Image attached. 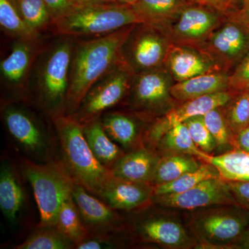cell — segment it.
<instances>
[{"label": "cell", "mask_w": 249, "mask_h": 249, "mask_svg": "<svg viewBox=\"0 0 249 249\" xmlns=\"http://www.w3.org/2000/svg\"><path fill=\"white\" fill-rule=\"evenodd\" d=\"M24 199V190L17 170L9 160H4L0 169V209L11 224L17 220Z\"/></svg>", "instance_id": "23"}, {"label": "cell", "mask_w": 249, "mask_h": 249, "mask_svg": "<svg viewBox=\"0 0 249 249\" xmlns=\"http://www.w3.org/2000/svg\"><path fill=\"white\" fill-rule=\"evenodd\" d=\"M195 144L205 153L211 155L216 150V143L205 124L203 116H195L183 123Z\"/></svg>", "instance_id": "36"}, {"label": "cell", "mask_w": 249, "mask_h": 249, "mask_svg": "<svg viewBox=\"0 0 249 249\" xmlns=\"http://www.w3.org/2000/svg\"><path fill=\"white\" fill-rule=\"evenodd\" d=\"M21 16L28 25L39 32L52 24V18L42 0H15Z\"/></svg>", "instance_id": "35"}, {"label": "cell", "mask_w": 249, "mask_h": 249, "mask_svg": "<svg viewBox=\"0 0 249 249\" xmlns=\"http://www.w3.org/2000/svg\"><path fill=\"white\" fill-rule=\"evenodd\" d=\"M249 225V211L238 204L214 205L192 211L188 229L198 249H231Z\"/></svg>", "instance_id": "4"}, {"label": "cell", "mask_w": 249, "mask_h": 249, "mask_svg": "<svg viewBox=\"0 0 249 249\" xmlns=\"http://www.w3.org/2000/svg\"><path fill=\"white\" fill-rule=\"evenodd\" d=\"M204 162V163H201L197 169L183 174L171 182L154 186V196L182 193L206 180L222 178L214 165L208 162Z\"/></svg>", "instance_id": "29"}, {"label": "cell", "mask_w": 249, "mask_h": 249, "mask_svg": "<svg viewBox=\"0 0 249 249\" xmlns=\"http://www.w3.org/2000/svg\"><path fill=\"white\" fill-rule=\"evenodd\" d=\"M143 23L133 6L125 4L79 5L52 24L65 37L107 35Z\"/></svg>", "instance_id": "5"}, {"label": "cell", "mask_w": 249, "mask_h": 249, "mask_svg": "<svg viewBox=\"0 0 249 249\" xmlns=\"http://www.w3.org/2000/svg\"><path fill=\"white\" fill-rule=\"evenodd\" d=\"M52 18V23L79 6L76 0H42Z\"/></svg>", "instance_id": "38"}, {"label": "cell", "mask_w": 249, "mask_h": 249, "mask_svg": "<svg viewBox=\"0 0 249 249\" xmlns=\"http://www.w3.org/2000/svg\"><path fill=\"white\" fill-rule=\"evenodd\" d=\"M36 42L18 40L9 55L1 60V78L9 88L20 91L24 86L35 57Z\"/></svg>", "instance_id": "21"}, {"label": "cell", "mask_w": 249, "mask_h": 249, "mask_svg": "<svg viewBox=\"0 0 249 249\" xmlns=\"http://www.w3.org/2000/svg\"><path fill=\"white\" fill-rule=\"evenodd\" d=\"M154 186L150 183L115 178L98 196L117 211H135L152 204Z\"/></svg>", "instance_id": "19"}, {"label": "cell", "mask_w": 249, "mask_h": 249, "mask_svg": "<svg viewBox=\"0 0 249 249\" xmlns=\"http://www.w3.org/2000/svg\"><path fill=\"white\" fill-rule=\"evenodd\" d=\"M175 83L164 66L136 73L124 106L129 111L152 121L179 103L171 94Z\"/></svg>", "instance_id": "7"}, {"label": "cell", "mask_w": 249, "mask_h": 249, "mask_svg": "<svg viewBox=\"0 0 249 249\" xmlns=\"http://www.w3.org/2000/svg\"><path fill=\"white\" fill-rule=\"evenodd\" d=\"M229 74L225 71L212 72L175 83L171 94L178 102H183L229 89Z\"/></svg>", "instance_id": "22"}, {"label": "cell", "mask_w": 249, "mask_h": 249, "mask_svg": "<svg viewBox=\"0 0 249 249\" xmlns=\"http://www.w3.org/2000/svg\"><path fill=\"white\" fill-rule=\"evenodd\" d=\"M152 204L170 209L195 211L214 205L237 204L227 181L222 178L206 180L188 191L154 196Z\"/></svg>", "instance_id": "14"}, {"label": "cell", "mask_w": 249, "mask_h": 249, "mask_svg": "<svg viewBox=\"0 0 249 249\" xmlns=\"http://www.w3.org/2000/svg\"><path fill=\"white\" fill-rule=\"evenodd\" d=\"M203 117L215 142L216 150L224 153L237 148L235 134L226 119L222 106L209 111Z\"/></svg>", "instance_id": "33"}, {"label": "cell", "mask_w": 249, "mask_h": 249, "mask_svg": "<svg viewBox=\"0 0 249 249\" xmlns=\"http://www.w3.org/2000/svg\"><path fill=\"white\" fill-rule=\"evenodd\" d=\"M155 147L163 152L165 155L187 154L200 159L206 154L201 151L193 142L184 124H176L167 131L157 142Z\"/></svg>", "instance_id": "31"}, {"label": "cell", "mask_w": 249, "mask_h": 249, "mask_svg": "<svg viewBox=\"0 0 249 249\" xmlns=\"http://www.w3.org/2000/svg\"><path fill=\"white\" fill-rule=\"evenodd\" d=\"M55 227L76 247L89 237L90 231L85 225L72 196L62 203Z\"/></svg>", "instance_id": "28"}, {"label": "cell", "mask_w": 249, "mask_h": 249, "mask_svg": "<svg viewBox=\"0 0 249 249\" xmlns=\"http://www.w3.org/2000/svg\"><path fill=\"white\" fill-rule=\"evenodd\" d=\"M196 4L209 6L222 13L227 16L231 11L230 0H192Z\"/></svg>", "instance_id": "41"}, {"label": "cell", "mask_w": 249, "mask_h": 249, "mask_svg": "<svg viewBox=\"0 0 249 249\" xmlns=\"http://www.w3.org/2000/svg\"><path fill=\"white\" fill-rule=\"evenodd\" d=\"M192 0H138L134 9L143 23L163 28L166 30Z\"/></svg>", "instance_id": "24"}, {"label": "cell", "mask_w": 249, "mask_h": 249, "mask_svg": "<svg viewBox=\"0 0 249 249\" xmlns=\"http://www.w3.org/2000/svg\"><path fill=\"white\" fill-rule=\"evenodd\" d=\"M0 26L17 40H37L40 35L23 19L15 0H0Z\"/></svg>", "instance_id": "30"}, {"label": "cell", "mask_w": 249, "mask_h": 249, "mask_svg": "<svg viewBox=\"0 0 249 249\" xmlns=\"http://www.w3.org/2000/svg\"><path fill=\"white\" fill-rule=\"evenodd\" d=\"M234 248L249 249V225L234 245Z\"/></svg>", "instance_id": "43"}, {"label": "cell", "mask_w": 249, "mask_h": 249, "mask_svg": "<svg viewBox=\"0 0 249 249\" xmlns=\"http://www.w3.org/2000/svg\"><path fill=\"white\" fill-rule=\"evenodd\" d=\"M234 93L235 91L228 90L178 103L150 122L144 137V145L155 150L162 136L174 126L183 124L195 116H204L212 109L224 106Z\"/></svg>", "instance_id": "12"}, {"label": "cell", "mask_w": 249, "mask_h": 249, "mask_svg": "<svg viewBox=\"0 0 249 249\" xmlns=\"http://www.w3.org/2000/svg\"><path fill=\"white\" fill-rule=\"evenodd\" d=\"M222 108L235 136L249 126V90L235 91Z\"/></svg>", "instance_id": "34"}, {"label": "cell", "mask_w": 249, "mask_h": 249, "mask_svg": "<svg viewBox=\"0 0 249 249\" xmlns=\"http://www.w3.org/2000/svg\"><path fill=\"white\" fill-rule=\"evenodd\" d=\"M163 66L169 71L175 83L205 73L224 71L203 49L193 46L173 43Z\"/></svg>", "instance_id": "16"}, {"label": "cell", "mask_w": 249, "mask_h": 249, "mask_svg": "<svg viewBox=\"0 0 249 249\" xmlns=\"http://www.w3.org/2000/svg\"><path fill=\"white\" fill-rule=\"evenodd\" d=\"M70 37L51 49L37 76V98L41 107L52 119L63 114L66 101L73 45Z\"/></svg>", "instance_id": "6"}, {"label": "cell", "mask_w": 249, "mask_h": 249, "mask_svg": "<svg viewBox=\"0 0 249 249\" xmlns=\"http://www.w3.org/2000/svg\"><path fill=\"white\" fill-rule=\"evenodd\" d=\"M122 4H125L130 5V6H133L137 2L138 0H119Z\"/></svg>", "instance_id": "46"}, {"label": "cell", "mask_w": 249, "mask_h": 249, "mask_svg": "<svg viewBox=\"0 0 249 249\" xmlns=\"http://www.w3.org/2000/svg\"><path fill=\"white\" fill-rule=\"evenodd\" d=\"M4 121L8 132L23 151L31 157L46 155L48 137L40 123L30 113L11 106L4 110Z\"/></svg>", "instance_id": "15"}, {"label": "cell", "mask_w": 249, "mask_h": 249, "mask_svg": "<svg viewBox=\"0 0 249 249\" xmlns=\"http://www.w3.org/2000/svg\"><path fill=\"white\" fill-rule=\"evenodd\" d=\"M100 121L108 136L125 152L145 146L144 137L152 122L147 118L132 111H114L106 112Z\"/></svg>", "instance_id": "18"}, {"label": "cell", "mask_w": 249, "mask_h": 249, "mask_svg": "<svg viewBox=\"0 0 249 249\" xmlns=\"http://www.w3.org/2000/svg\"><path fill=\"white\" fill-rule=\"evenodd\" d=\"M248 29H249V27H248Z\"/></svg>", "instance_id": "47"}, {"label": "cell", "mask_w": 249, "mask_h": 249, "mask_svg": "<svg viewBox=\"0 0 249 249\" xmlns=\"http://www.w3.org/2000/svg\"><path fill=\"white\" fill-rule=\"evenodd\" d=\"M239 206L249 211V181H227Z\"/></svg>", "instance_id": "39"}, {"label": "cell", "mask_w": 249, "mask_h": 249, "mask_svg": "<svg viewBox=\"0 0 249 249\" xmlns=\"http://www.w3.org/2000/svg\"><path fill=\"white\" fill-rule=\"evenodd\" d=\"M235 144L237 148L249 153V126L235 136Z\"/></svg>", "instance_id": "42"}, {"label": "cell", "mask_w": 249, "mask_h": 249, "mask_svg": "<svg viewBox=\"0 0 249 249\" xmlns=\"http://www.w3.org/2000/svg\"><path fill=\"white\" fill-rule=\"evenodd\" d=\"M242 0H230L231 11L235 9V8L238 7L241 2H242Z\"/></svg>", "instance_id": "45"}, {"label": "cell", "mask_w": 249, "mask_h": 249, "mask_svg": "<svg viewBox=\"0 0 249 249\" xmlns=\"http://www.w3.org/2000/svg\"><path fill=\"white\" fill-rule=\"evenodd\" d=\"M198 47L209 53L223 70L231 72L249 52V29L227 19Z\"/></svg>", "instance_id": "13"}, {"label": "cell", "mask_w": 249, "mask_h": 249, "mask_svg": "<svg viewBox=\"0 0 249 249\" xmlns=\"http://www.w3.org/2000/svg\"><path fill=\"white\" fill-rule=\"evenodd\" d=\"M139 209L127 227L132 240L165 249L196 248L197 242L177 218L162 213Z\"/></svg>", "instance_id": "9"}, {"label": "cell", "mask_w": 249, "mask_h": 249, "mask_svg": "<svg viewBox=\"0 0 249 249\" xmlns=\"http://www.w3.org/2000/svg\"><path fill=\"white\" fill-rule=\"evenodd\" d=\"M229 89L234 91L249 90V52L230 72Z\"/></svg>", "instance_id": "37"}, {"label": "cell", "mask_w": 249, "mask_h": 249, "mask_svg": "<svg viewBox=\"0 0 249 249\" xmlns=\"http://www.w3.org/2000/svg\"><path fill=\"white\" fill-rule=\"evenodd\" d=\"M83 132L95 157L111 171L125 151L108 136L100 119L83 125Z\"/></svg>", "instance_id": "25"}, {"label": "cell", "mask_w": 249, "mask_h": 249, "mask_svg": "<svg viewBox=\"0 0 249 249\" xmlns=\"http://www.w3.org/2000/svg\"><path fill=\"white\" fill-rule=\"evenodd\" d=\"M227 20V16L217 10L193 2L170 23L166 31L173 44L198 47Z\"/></svg>", "instance_id": "11"}, {"label": "cell", "mask_w": 249, "mask_h": 249, "mask_svg": "<svg viewBox=\"0 0 249 249\" xmlns=\"http://www.w3.org/2000/svg\"><path fill=\"white\" fill-rule=\"evenodd\" d=\"M199 160L214 165L225 181H249V153L240 148L217 155L206 153Z\"/></svg>", "instance_id": "26"}, {"label": "cell", "mask_w": 249, "mask_h": 249, "mask_svg": "<svg viewBox=\"0 0 249 249\" xmlns=\"http://www.w3.org/2000/svg\"><path fill=\"white\" fill-rule=\"evenodd\" d=\"M196 157L187 154H167L160 157L152 184L156 186L171 182L183 174L197 169L201 163Z\"/></svg>", "instance_id": "27"}, {"label": "cell", "mask_w": 249, "mask_h": 249, "mask_svg": "<svg viewBox=\"0 0 249 249\" xmlns=\"http://www.w3.org/2000/svg\"><path fill=\"white\" fill-rule=\"evenodd\" d=\"M135 72L122 59L90 88L73 118L82 125L89 124L124 102L132 86Z\"/></svg>", "instance_id": "8"}, {"label": "cell", "mask_w": 249, "mask_h": 249, "mask_svg": "<svg viewBox=\"0 0 249 249\" xmlns=\"http://www.w3.org/2000/svg\"><path fill=\"white\" fill-rule=\"evenodd\" d=\"M61 150V161L75 183L98 196L114 178L95 157L85 139L83 125L72 116L52 119Z\"/></svg>", "instance_id": "2"}, {"label": "cell", "mask_w": 249, "mask_h": 249, "mask_svg": "<svg viewBox=\"0 0 249 249\" xmlns=\"http://www.w3.org/2000/svg\"><path fill=\"white\" fill-rule=\"evenodd\" d=\"M228 20L240 23L249 27V0H242L238 7L229 11L227 15Z\"/></svg>", "instance_id": "40"}, {"label": "cell", "mask_w": 249, "mask_h": 249, "mask_svg": "<svg viewBox=\"0 0 249 249\" xmlns=\"http://www.w3.org/2000/svg\"><path fill=\"white\" fill-rule=\"evenodd\" d=\"M71 196L90 232L108 231L124 227V219L117 211L81 185L74 182Z\"/></svg>", "instance_id": "17"}, {"label": "cell", "mask_w": 249, "mask_h": 249, "mask_svg": "<svg viewBox=\"0 0 249 249\" xmlns=\"http://www.w3.org/2000/svg\"><path fill=\"white\" fill-rule=\"evenodd\" d=\"M80 5L122 4L119 0H76Z\"/></svg>", "instance_id": "44"}, {"label": "cell", "mask_w": 249, "mask_h": 249, "mask_svg": "<svg viewBox=\"0 0 249 249\" xmlns=\"http://www.w3.org/2000/svg\"><path fill=\"white\" fill-rule=\"evenodd\" d=\"M23 176L30 183L39 215L37 227H55L62 203L71 196L74 181L61 160L37 163L29 159L21 160Z\"/></svg>", "instance_id": "3"}, {"label": "cell", "mask_w": 249, "mask_h": 249, "mask_svg": "<svg viewBox=\"0 0 249 249\" xmlns=\"http://www.w3.org/2000/svg\"><path fill=\"white\" fill-rule=\"evenodd\" d=\"M135 24L74 45L63 114L73 115L90 88L120 61L123 47Z\"/></svg>", "instance_id": "1"}, {"label": "cell", "mask_w": 249, "mask_h": 249, "mask_svg": "<svg viewBox=\"0 0 249 249\" xmlns=\"http://www.w3.org/2000/svg\"><path fill=\"white\" fill-rule=\"evenodd\" d=\"M15 249H72L73 242L56 227H37L25 240L14 246Z\"/></svg>", "instance_id": "32"}, {"label": "cell", "mask_w": 249, "mask_h": 249, "mask_svg": "<svg viewBox=\"0 0 249 249\" xmlns=\"http://www.w3.org/2000/svg\"><path fill=\"white\" fill-rule=\"evenodd\" d=\"M173 42L168 31L147 23H139L133 29L122 49L121 59L135 73L164 65Z\"/></svg>", "instance_id": "10"}, {"label": "cell", "mask_w": 249, "mask_h": 249, "mask_svg": "<svg viewBox=\"0 0 249 249\" xmlns=\"http://www.w3.org/2000/svg\"><path fill=\"white\" fill-rule=\"evenodd\" d=\"M160 159V156L154 149L142 146L126 152L111 172L115 178L152 184Z\"/></svg>", "instance_id": "20"}]
</instances>
